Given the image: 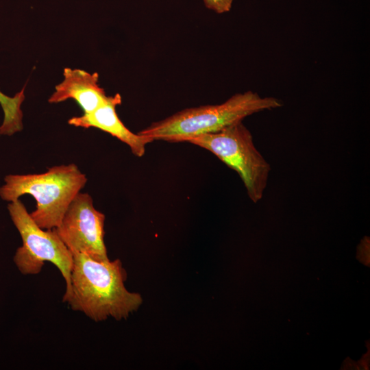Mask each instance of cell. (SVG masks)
<instances>
[{
	"mask_svg": "<svg viewBox=\"0 0 370 370\" xmlns=\"http://www.w3.org/2000/svg\"><path fill=\"white\" fill-rule=\"evenodd\" d=\"M8 210L23 241L13 258L18 270L23 275H36L41 271L45 262H51L60 270L65 280L66 291L63 297L68 295L73 267L71 251L54 228L45 230L35 223L19 199L10 202Z\"/></svg>",
	"mask_w": 370,
	"mask_h": 370,
	"instance_id": "5",
	"label": "cell"
},
{
	"mask_svg": "<svg viewBox=\"0 0 370 370\" xmlns=\"http://www.w3.org/2000/svg\"><path fill=\"white\" fill-rule=\"evenodd\" d=\"M0 187V197L12 202L29 194L36 201V208L29 213L41 228L59 226L75 197L85 186L87 177L74 163L49 168L39 174H10Z\"/></svg>",
	"mask_w": 370,
	"mask_h": 370,
	"instance_id": "3",
	"label": "cell"
},
{
	"mask_svg": "<svg viewBox=\"0 0 370 370\" xmlns=\"http://www.w3.org/2000/svg\"><path fill=\"white\" fill-rule=\"evenodd\" d=\"M24 99L23 90L13 97L4 95L0 90V104L4 113V119L0 126V135L12 136L22 130L21 105Z\"/></svg>",
	"mask_w": 370,
	"mask_h": 370,
	"instance_id": "9",
	"label": "cell"
},
{
	"mask_svg": "<svg viewBox=\"0 0 370 370\" xmlns=\"http://www.w3.org/2000/svg\"><path fill=\"white\" fill-rule=\"evenodd\" d=\"M121 103V97L119 93L109 96L105 102L93 112L72 117L69 119L68 123L75 127H95L109 133L127 145L132 153L140 158L145 154V146L153 142V139L134 134L125 126L116 112V106Z\"/></svg>",
	"mask_w": 370,
	"mask_h": 370,
	"instance_id": "7",
	"label": "cell"
},
{
	"mask_svg": "<svg viewBox=\"0 0 370 370\" xmlns=\"http://www.w3.org/2000/svg\"><path fill=\"white\" fill-rule=\"evenodd\" d=\"M104 221V214L95 208L91 196L79 192L54 229L72 254L106 262L110 260L103 240Z\"/></svg>",
	"mask_w": 370,
	"mask_h": 370,
	"instance_id": "6",
	"label": "cell"
},
{
	"mask_svg": "<svg viewBox=\"0 0 370 370\" xmlns=\"http://www.w3.org/2000/svg\"><path fill=\"white\" fill-rule=\"evenodd\" d=\"M281 100L251 90L237 93L216 105L188 108L152 123L138 134L155 140L182 142L185 138L218 132L248 116L280 108Z\"/></svg>",
	"mask_w": 370,
	"mask_h": 370,
	"instance_id": "2",
	"label": "cell"
},
{
	"mask_svg": "<svg viewBox=\"0 0 370 370\" xmlns=\"http://www.w3.org/2000/svg\"><path fill=\"white\" fill-rule=\"evenodd\" d=\"M126 278L119 259L100 262L84 254H73L71 290L62 301L96 322L110 317L127 319L138 309L143 298L125 288Z\"/></svg>",
	"mask_w": 370,
	"mask_h": 370,
	"instance_id": "1",
	"label": "cell"
},
{
	"mask_svg": "<svg viewBox=\"0 0 370 370\" xmlns=\"http://www.w3.org/2000/svg\"><path fill=\"white\" fill-rule=\"evenodd\" d=\"M63 81L56 86L48 101L60 103L74 99L84 111L89 114L107 99L104 90L99 86L97 73H90L81 69L65 68Z\"/></svg>",
	"mask_w": 370,
	"mask_h": 370,
	"instance_id": "8",
	"label": "cell"
},
{
	"mask_svg": "<svg viewBox=\"0 0 370 370\" xmlns=\"http://www.w3.org/2000/svg\"><path fill=\"white\" fill-rule=\"evenodd\" d=\"M233 1L234 0H204V4L208 9L218 14L229 12L231 10Z\"/></svg>",
	"mask_w": 370,
	"mask_h": 370,
	"instance_id": "10",
	"label": "cell"
},
{
	"mask_svg": "<svg viewBox=\"0 0 370 370\" xmlns=\"http://www.w3.org/2000/svg\"><path fill=\"white\" fill-rule=\"evenodd\" d=\"M182 142L192 143L214 153L237 172L254 203L262 199L271 166L256 149L252 134L243 121L216 132L186 138Z\"/></svg>",
	"mask_w": 370,
	"mask_h": 370,
	"instance_id": "4",
	"label": "cell"
}]
</instances>
